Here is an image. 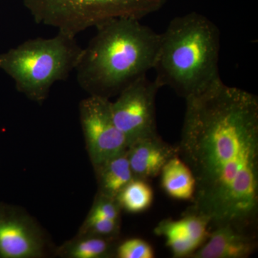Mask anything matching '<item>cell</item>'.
<instances>
[{
    "mask_svg": "<svg viewBox=\"0 0 258 258\" xmlns=\"http://www.w3.org/2000/svg\"><path fill=\"white\" fill-rule=\"evenodd\" d=\"M220 50V30L208 18L193 12L174 18L161 34L154 80L184 99L200 94L221 81Z\"/></svg>",
    "mask_w": 258,
    "mask_h": 258,
    "instance_id": "obj_3",
    "label": "cell"
},
{
    "mask_svg": "<svg viewBox=\"0 0 258 258\" xmlns=\"http://www.w3.org/2000/svg\"><path fill=\"white\" fill-rule=\"evenodd\" d=\"M127 154L134 177L147 181L160 174L166 163L178 155V148L157 135L137 141L129 146Z\"/></svg>",
    "mask_w": 258,
    "mask_h": 258,
    "instance_id": "obj_11",
    "label": "cell"
},
{
    "mask_svg": "<svg viewBox=\"0 0 258 258\" xmlns=\"http://www.w3.org/2000/svg\"><path fill=\"white\" fill-rule=\"evenodd\" d=\"M210 225L208 217L187 211L179 220H162L154 229V233L165 238L174 257H190L208 240Z\"/></svg>",
    "mask_w": 258,
    "mask_h": 258,
    "instance_id": "obj_9",
    "label": "cell"
},
{
    "mask_svg": "<svg viewBox=\"0 0 258 258\" xmlns=\"http://www.w3.org/2000/svg\"><path fill=\"white\" fill-rule=\"evenodd\" d=\"M178 156L196 181L188 211L212 227L255 230L258 216V98L219 81L186 98Z\"/></svg>",
    "mask_w": 258,
    "mask_h": 258,
    "instance_id": "obj_1",
    "label": "cell"
},
{
    "mask_svg": "<svg viewBox=\"0 0 258 258\" xmlns=\"http://www.w3.org/2000/svg\"><path fill=\"white\" fill-rule=\"evenodd\" d=\"M83 48L76 37L58 31L55 36L30 39L0 54V70L15 81L19 92L42 104L52 86L75 71Z\"/></svg>",
    "mask_w": 258,
    "mask_h": 258,
    "instance_id": "obj_4",
    "label": "cell"
},
{
    "mask_svg": "<svg viewBox=\"0 0 258 258\" xmlns=\"http://www.w3.org/2000/svg\"><path fill=\"white\" fill-rule=\"evenodd\" d=\"M167 0H23L35 23L76 37L87 29L116 18L140 20Z\"/></svg>",
    "mask_w": 258,
    "mask_h": 258,
    "instance_id": "obj_5",
    "label": "cell"
},
{
    "mask_svg": "<svg viewBox=\"0 0 258 258\" xmlns=\"http://www.w3.org/2000/svg\"><path fill=\"white\" fill-rule=\"evenodd\" d=\"M120 221L105 218H87L78 235L96 236L106 238L118 239L120 233Z\"/></svg>",
    "mask_w": 258,
    "mask_h": 258,
    "instance_id": "obj_16",
    "label": "cell"
},
{
    "mask_svg": "<svg viewBox=\"0 0 258 258\" xmlns=\"http://www.w3.org/2000/svg\"><path fill=\"white\" fill-rule=\"evenodd\" d=\"M117 239L96 236L77 235L55 250V254L66 258H107L115 257Z\"/></svg>",
    "mask_w": 258,
    "mask_h": 258,
    "instance_id": "obj_14",
    "label": "cell"
},
{
    "mask_svg": "<svg viewBox=\"0 0 258 258\" xmlns=\"http://www.w3.org/2000/svg\"><path fill=\"white\" fill-rule=\"evenodd\" d=\"M98 184V192L116 198L118 194L134 179L127 150L93 166Z\"/></svg>",
    "mask_w": 258,
    "mask_h": 258,
    "instance_id": "obj_12",
    "label": "cell"
},
{
    "mask_svg": "<svg viewBox=\"0 0 258 258\" xmlns=\"http://www.w3.org/2000/svg\"><path fill=\"white\" fill-rule=\"evenodd\" d=\"M46 233L23 209L0 204V258H42L49 251Z\"/></svg>",
    "mask_w": 258,
    "mask_h": 258,
    "instance_id": "obj_8",
    "label": "cell"
},
{
    "mask_svg": "<svg viewBox=\"0 0 258 258\" xmlns=\"http://www.w3.org/2000/svg\"><path fill=\"white\" fill-rule=\"evenodd\" d=\"M121 210L116 198L98 192L87 218H105L120 221Z\"/></svg>",
    "mask_w": 258,
    "mask_h": 258,
    "instance_id": "obj_17",
    "label": "cell"
},
{
    "mask_svg": "<svg viewBox=\"0 0 258 258\" xmlns=\"http://www.w3.org/2000/svg\"><path fill=\"white\" fill-rule=\"evenodd\" d=\"M96 28L75 69L76 79L88 96L110 99L153 69L161 34L132 18L113 19Z\"/></svg>",
    "mask_w": 258,
    "mask_h": 258,
    "instance_id": "obj_2",
    "label": "cell"
},
{
    "mask_svg": "<svg viewBox=\"0 0 258 258\" xmlns=\"http://www.w3.org/2000/svg\"><path fill=\"white\" fill-rule=\"evenodd\" d=\"M115 257L118 258H153L152 246L140 238H131L117 244Z\"/></svg>",
    "mask_w": 258,
    "mask_h": 258,
    "instance_id": "obj_18",
    "label": "cell"
},
{
    "mask_svg": "<svg viewBox=\"0 0 258 258\" xmlns=\"http://www.w3.org/2000/svg\"><path fill=\"white\" fill-rule=\"evenodd\" d=\"M255 230L225 224L216 226L190 257L246 258L257 249Z\"/></svg>",
    "mask_w": 258,
    "mask_h": 258,
    "instance_id": "obj_10",
    "label": "cell"
},
{
    "mask_svg": "<svg viewBox=\"0 0 258 258\" xmlns=\"http://www.w3.org/2000/svg\"><path fill=\"white\" fill-rule=\"evenodd\" d=\"M161 86L147 75L128 85L111 102L115 125L126 139L128 147L142 139L159 135L156 122V96Z\"/></svg>",
    "mask_w": 258,
    "mask_h": 258,
    "instance_id": "obj_6",
    "label": "cell"
},
{
    "mask_svg": "<svg viewBox=\"0 0 258 258\" xmlns=\"http://www.w3.org/2000/svg\"><path fill=\"white\" fill-rule=\"evenodd\" d=\"M111 103L96 96H88L80 103V120L93 166L128 149L124 135L113 120Z\"/></svg>",
    "mask_w": 258,
    "mask_h": 258,
    "instance_id": "obj_7",
    "label": "cell"
},
{
    "mask_svg": "<svg viewBox=\"0 0 258 258\" xmlns=\"http://www.w3.org/2000/svg\"><path fill=\"white\" fill-rule=\"evenodd\" d=\"M160 174L161 186L169 196L176 200H192L196 186L195 176L179 156L171 158Z\"/></svg>",
    "mask_w": 258,
    "mask_h": 258,
    "instance_id": "obj_13",
    "label": "cell"
},
{
    "mask_svg": "<svg viewBox=\"0 0 258 258\" xmlns=\"http://www.w3.org/2000/svg\"><path fill=\"white\" fill-rule=\"evenodd\" d=\"M154 192L146 180L132 179L120 191L117 200L120 208L130 213H139L150 208Z\"/></svg>",
    "mask_w": 258,
    "mask_h": 258,
    "instance_id": "obj_15",
    "label": "cell"
}]
</instances>
